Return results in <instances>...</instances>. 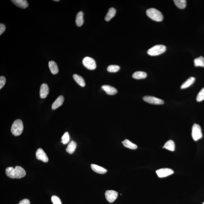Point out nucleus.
<instances>
[{
    "label": "nucleus",
    "instance_id": "nucleus-10",
    "mask_svg": "<svg viewBox=\"0 0 204 204\" xmlns=\"http://www.w3.org/2000/svg\"><path fill=\"white\" fill-rule=\"evenodd\" d=\"M36 156L37 159L41 160L44 162L46 163L49 161V158L46 153L42 149L39 148L37 150Z\"/></svg>",
    "mask_w": 204,
    "mask_h": 204
},
{
    "label": "nucleus",
    "instance_id": "nucleus-29",
    "mask_svg": "<svg viewBox=\"0 0 204 204\" xmlns=\"http://www.w3.org/2000/svg\"><path fill=\"white\" fill-rule=\"evenodd\" d=\"M196 99L198 102H201L204 100V87L198 93Z\"/></svg>",
    "mask_w": 204,
    "mask_h": 204
},
{
    "label": "nucleus",
    "instance_id": "nucleus-16",
    "mask_svg": "<svg viewBox=\"0 0 204 204\" xmlns=\"http://www.w3.org/2000/svg\"><path fill=\"white\" fill-rule=\"evenodd\" d=\"M49 68L52 73L53 75L58 73L59 69L57 64L53 61H50L49 63Z\"/></svg>",
    "mask_w": 204,
    "mask_h": 204
},
{
    "label": "nucleus",
    "instance_id": "nucleus-31",
    "mask_svg": "<svg viewBox=\"0 0 204 204\" xmlns=\"http://www.w3.org/2000/svg\"><path fill=\"white\" fill-rule=\"evenodd\" d=\"M6 83V78L3 76L0 77V89H2Z\"/></svg>",
    "mask_w": 204,
    "mask_h": 204
},
{
    "label": "nucleus",
    "instance_id": "nucleus-32",
    "mask_svg": "<svg viewBox=\"0 0 204 204\" xmlns=\"http://www.w3.org/2000/svg\"><path fill=\"white\" fill-rule=\"evenodd\" d=\"M5 29H6V27H5V25L1 23L0 24V35H1L4 32L5 30Z\"/></svg>",
    "mask_w": 204,
    "mask_h": 204
},
{
    "label": "nucleus",
    "instance_id": "nucleus-24",
    "mask_svg": "<svg viewBox=\"0 0 204 204\" xmlns=\"http://www.w3.org/2000/svg\"><path fill=\"white\" fill-rule=\"evenodd\" d=\"M174 2L178 8L183 9L187 6V1L186 0H174Z\"/></svg>",
    "mask_w": 204,
    "mask_h": 204
},
{
    "label": "nucleus",
    "instance_id": "nucleus-9",
    "mask_svg": "<svg viewBox=\"0 0 204 204\" xmlns=\"http://www.w3.org/2000/svg\"><path fill=\"white\" fill-rule=\"evenodd\" d=\"M156 173L159 177H166L174 173V171L169 168H162L156 171Z\"/></svg>",
    "mask_w": 204,
    "mask_h": 204
},
{
    "label": "nucleus",
    "instance_id": "nucleus-1",
    "mask_svg": "<svg viewBox=\"0 0 204 204\" xmlns=\"http://www.w3.org/2000/svg\"><path fill=\"white\" fill-rule=\"evenodd\" d=\"M5 173L7 176L11 179H21L26 175L25 171L20 166H16L15 168L8 167L6 168Z\"/></svg>",
    "mask_w": 204,
    "mask_h": 204
},
{
    "label": "nucleus",
    "instance_id": "nucleus-5",
    "mask_svg": "<svg viewBox=\"0 0 204 204\" xmlns=\"http://www.w3.org/2000/svg\"><path fill=\"white\" fill-rule=\"evenodd\" d=\"M192 136L193 139L195 141H197L202 137V129L198 124H194L193 125Z\"/></svg>",
    "mask_w": 204,
    "mask_h": 204
},
{
    "label": "nucleus",
    "instance_id": "nucleus-18",
    "mask_svg": "<svg viewBox=\"0 0 204 204\" xmlns=\"http://www.w3.org/2000/svg\"><path fill=\"white\" fill-rule=\"evenodd\" d=\"M76 146L77 144L75 142L73 141H71L67 146L66 151L70 154H72L75 152Z\"/></svg>",
    "mask_w": 204,
    "mask_h": 204
},
{
    "label": "nucleus",
    "instance_id": "nucleus-3",
    "mask_svg": "<svg viewBox=\"0 0 204 204\" xmlns=\"http://www.w3.org/2000/svg\"><path fill=\"white\" fill-rule=\"evenodd\" d=\"M146 13L148 17L154 21L161 22L162 21L163 18L162 13L159 11L154 8H151L147 9Z\"/></svg>",
    "mask_w": 204,
    "mask_h": 204
},
{
    "label": "nucleus",
    "instance_id": "nucleus-7",
    "mask_svg": "<svg viewBox=\"0 0 204 204\" xmlns=\"http://www.w3.org/2000/svg\"><path fill=\"white\" fill-rule=\"evenodd\" d=\"M143 99L145 102L152 105H163L164 103L163 100L151 96H146L143 97Z\"/></svg>",
    "mask_w": 204,
    "mask_h": 204
},
{
    "label": "nucleus",
    "instance_id": "nucleus-11",
    "mask_svg": "<svg viewBox=\"0 0 204 204\" xmlns=\"http://www.w3.org/2000/svg\"><path fill=\"white\" fill-rule=\"evenodd\" d=\"M49 89L48 86L46 83H43L41 85L40 90V96L42 99L46 98L49 94Z\"/></svg>",
    "mask_w": 204,
    "mask_h": 204
},
{
    "label": "nucleus",
    "instance_id": "nucleus-25",
    "mask_svg": "<svg viewBox=\"0 0 204 204\" xmlns=\"http://www.w3.org/2000/svg\"><path fill=\"white\" fill-rule=\"evenodd\" d=\"M122 143H123L124 146L128 148L131 149H136L137 148V146L136 145L132 143L128 139H125L123 142H122Z\"/></svg>",
    "mask_w": 204,
    "mask_h": 204
},
{
    "label": "nucleus",
    "instance_id": "nucleus-8",
    "mask_svg": "<svg viewBox=\"0 0 204 204\" xmlns=\"http://www.w3.org/2000/svg\"><path fill=\"white\" fill-rule=\"evenodd\" d=\"M118 193L113 190H107L105 192V196L107 200L110 203L114 202L118 197Z\"/></svg>",
    "mask_w": 204,
    "mask_h": 204
},
{
    "label": "nucleus",
    "instance_id": "nucleus-21",
    "mask_svg": "<svg viewBox=\"0 0 204 204\" xmlns=\"http://www.w3.org/2000/svg\"><path fill=\"white\" fill-rule=\"evenodd\" d=\"M195 79V78L193 77H190L187 81L182 84L181 86V89H185L189 87L194 83Z\"/></svg>",
    "mask_w": 204,
    "mask_h": 204
},
{
    "label": "nucleus",
    "instance_id": "nucleus-22",
    "mask_svg": "<svg viewBox=\"0 0 204 204\" xmlns=\"http://www.w3.org/2000/svg\"><path fill=\"white\" fill-rule=\"evenodd\" d=\"M73 78L75 81L81 87H83L85 86L86 83L84 79L81 76L77 74H74L73 75Z\"/></svg>",
    "mask_w": 204,
    "mask_h": 204
},
{
    "label": "nucleus",
    "instance_id": "nucleus-17",
    "mask_svg": "<svg viewBox=\"0 0 204 204\" xmlns=\"http://www.w3.org/2000/svg\"><path fill=\"white\" fill-rule=\"evenodd\" d=\"M147 73L142 71H137L134 73L132 75V77L136 79H140L145 78L147 77Z\"/></svg>",
    "mask_w": 204,
    "mask_h": 204
},
{
    "label": "nucleus",
    "instance_id": "nucleus-33",
    "mask_svg": "<svg viewBox=\"0 0 204 204\" xmlns=\"http://www.w3.org/2000/svg\"><path fill=\"white\" fill-rule=\"evenodd\" d=\"M19 204H30V203L28 199H24L20 201Z\"/></svg>",
    "mask_w": 204,
    "mask_h": 204
},
{
    "label": "nucleus",
    "instance_id": "nucleus-12",
    "mask_svg": "<svg viewBox=\"0 0 204 204\" xmlns=\"http://www.w3.org/2000/svg\"><path fill=\"white\" fill-rule=\"evenodd\" d=\"M101 88L106 94L109 95H114L117 93V90L114 87L109 85H103L101 87Z\"/></svg>",
    "mask_w": 204,
    "mask_h": 204
},
{
    "label": "nucleus",
    "instance_id": "nucleus-14",
    "mask_svg": "<svg viewBox=\"0 0 204 204\" xmlns=\"http://www.w3.org/2000/svg\"><path fill=\"white\" fill-rule=\"evenodd\" d=\"M12 2L16 6L25 9L28 6V2L25 0H12Z\"/></svg>",
    "mask_w": 204,
    "mask_h": 204
},
{
    "label": "nucleus",
    "instance_id": "nucleus-19",
    "mask_svg": "<svg viewBox=\"0 0 204 204\" xmlns=\"http://www.w3.org/2000/svg\"><path fill=\"white\" fill-rule=\"evenodd\" d=\"M83 13L81 11L78 13L76 16V23L78 27H81L83 25Z\"/></svg>",
    "mask_w": 204,
    "mask_h": 204
},
{
    "label": "nucleus",
    "instance_id": "nucleus-2",
    "mask_svg": "<svg viewBox=\"0 0 204 204\" xmlns=\"http://www.w3.org/2000/svg\"><path fill=\"white\" fill-rule=\"evenodd\" d=\"M24 129V126L22 121L20 119L16 120L14 122L12 126V133L15 136H19L21 135Z\"/></svg>",
    "mask_w": 204,
    "mask_h": 204
},
{
    "label": "nucleus",
    "instance_id": "nucleus-23",
    "mask_svg": "<svg viewBox=\"0 0 204 204\" xmlns=\"http://www.w3.org/2000/svg\"><path fill=\"white\" fill-rule=\"evenodd\" d=\"M163 148L168 149L170 151H174L175 149V144L173 141L169 140L165 143Z\"/></svg>",
    "mask_w": 204,
    "mask_h": 204
},
{
    "label": "nucleus",
    "instance_id": "nucleus-26",
    "mask_svg": "<svg viewBox=\"0 0 204 204\" xmlns=\"http://www.w3.org/2000/svg\"><path fill=\"white\" fill-rule=\"evenodd\" d=\"M194 65L195 67H202L204 68V58L203 57H200L194 60Z\"/></svg>",
    "mask_w": 204,
    "mask_h": 204
},
{
    "label": "nucleus",
    "instance_id": "nucleus-34",
    "mask_svg": "<svg viewBox=\"0 0 204 204\" xmlns=\"http://www.w3.org/2000/svg\"><path fill=\"white\" fill-rule=\"evenodd\" d=\"M56 1V2H59V1H60V0H54V1Z\"/></svg>",
    "mask_w": 204,
    "mask_h": 204
},
{
    "label": "nucleus",
    "instance_id": "nucleus-27",
    "mask_svg": "<svg viewBox=\"0 0 204 204\" xmlns=\"http://www.w3.org/2000/svg\"><path fill=\"white\" fill-rule=\"evenodd\" d=\"M120 67L118 65H109L107 68V70L110 72H116L120 70Z\"/></svg>",
    "mask_w": 204,
    "mask_h": 204
},
{
    "label": "nucleus",
    "instance_id": "nucleus-4",
    "mask_svg": "<svg viewBox=\"0 0 204 204\" xmlns=\"http://www.w3.org/2000/svg\"><path fill=\"white\" fill-rule=\"evenodd\" d=\"M166 46L163 45H157L153 46L148 50L147 54L151 56L160 55L166 51Z\"/></svg>",
    "mask_w": 204,
    "mask_h": 204
},
{
    "label": "nucleus",
    "instance_id": "nucleus-6",
    "mask_svg": "<svg viewBox=\"0 0 204 204\" xmlns=\"http://www.w3.org/2000/svg\"><path fill=\"white\" fill-rule=\"evenodd\" d=\"M83 64L85 67L90 70H93L96 68V62L94 59L89 57H86L83 59Z\"/></svg>",
    "mask_w": 204,
    "mask_h": 204
},
{
    "label": "nucleus",
    "instance_id": "nucleus-35",
    "mask_svg": "<svg viewBox=\"0 0 204 204\" xmlns=\"http://www.w3.org/2000/svg\"><path fill=\"white\" fill-rule=\"evenodd\" d=\"M203 204H204V202L203 203Z\"/></svg>",
    "mask_w": 204,
    "mask_h": 204
},
{
    "label": "nucleus",
    "instance_id": "nucleus-13",
    "mask_svg": "<svg viewBox=\"0 0 204 204\" xmlns=\"http://www.w3.org/2000/svg\"><path fill=\"white\" fill-rule=\"evenodd\" d=\"M64 100V97L62 96H60L52 105V109L53 110H55L57 108L59 107L60 106L62 105Z\"/></svg>",
    "mask_w": 204,
    "mask_h": 204
},
{
    "label": "nucleus",
    "instance_id": "nucleus-28",
    "mask_svg": "<svg viewBox=\"0 0 204 204\" xmlns=\"http://www.w3.org/2000/svg\"><path fill=\"white\" fill-rule=\"evenodd\" d=\"M70 139V138L69 134L68 132H65L62 137L61 142L64 144H67L69 142Z\"/></svg>",
    "mask_w": 204,
    "mask_h": 204
},
{
    "label": "nucleus",
    "instance_id": "nucleus-15",
    "mask_svg": "<svg viewBox=\"0 0 204 204\" xmlns=\"http://www.w3.org/2000/svg\"><path fill=\"white\" fill-rule=\"evenodd\" d=\"M91 167L92 170L97 173L105 174L107 172V170L105 168L94 164H91Z\"/></svg>",
    "mask_w": 204,
    "mask_h": 204
},
{
    "label": "nucleus",
    "instance_id": "nucleus-20",
    "mask_svg": "<svg viewBox=\"0 0 204 204\" xmlns=\"http://www.w3.org/2000/svg\"><path fill=\"white\" fill-rule=\"evenodd\" d=\"M116 13V9L113 8H110L105 16V19L107 21H109L114 17Z\"/></svg>",
    "mask_w": 204,
    "mask_h": 204
},
{
    "label": "nucleus",
    "instance_id": "nucleus-30",
    "mask_svg": "<svg viewBox=\"0 0 204 204\" xmlns=\"http://www.w3.org/2000/svg\"><path fill=\"white\" fill-rule=\"evenodd\" d=\"M51 200L53 204H62L60 198L56 196H53L52 197Z\"/></svg>",
    "mask_w": 204,
    "mask_h": 204
}]
</instances>
